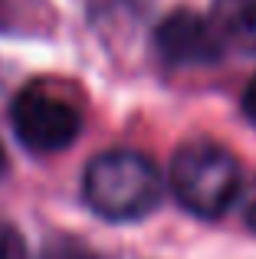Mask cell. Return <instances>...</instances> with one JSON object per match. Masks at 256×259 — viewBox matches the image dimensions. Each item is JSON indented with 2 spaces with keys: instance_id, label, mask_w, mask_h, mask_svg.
<instances>
[{
  "instance_id": "obj_1",
  "label": "cell",
  "mask_w": 256,
  "mask_h": 259,
  "mask_svg": "<svg viewBox=\"0 0 256 259\" xmlns=\"http://www.w3.org/2000/svg\"><path fill=\"white\" fill-rule=\"evenodd\" d=\"M161 174L145 154L112 148L86 164L82 197L102 220H141L161 203Z\"/></svg>"
},
{
  "instance_id": "obj_2",
  "label": "cell",
  "mask_w": 256,
  "mask_h": 259,
  "mask_svg": "<svg viewBox=\"0 0 256 259\" xmlns=\"http://www.w3.org/2000/svg\"><path fill=\"white\" fill-rule=\"evenodd\" d=\"M171 190L194 217L227 213L240 194V164L224 145L210 138H191L171 158Z\"/></svg>"
},
{
  "instance_id": "obj_3",
  "label": "cell",
  "mask_w": 256,
  "mask_h": 259,
  "mask_svg": "<svg viewBox=\"0 0 256 259\" xmlns=\"http://www.w3.org/2000/svg\"><path fill=\"white\" fill-rule=\"evenodd\" d=\"M10 121L17 138L23 141L30 151H59V148L72 145L82 128V115L72 102H66L59 92L30 82L23 85L10 102Z\"/></svg>"
},
{
  "instance_id": "obj_4",
  "label": "cell",
  "mask_w": 256,
  "mask_h": 259,
  "mask_svg": "<svg viewBox=\"0 0 256 259\" xmlns=\"http://www.w3.org/2000/svg\"><path fill=\"white\" fill-rule=\"evenodd\" d=\"M154 46L171 66H204L224 56L210 17H200L194 10L167 13L154 30Z\"/></svg>"
},
{
  "instance_id": "obj_5",
  "label": "cell",
  "mask_w": 256,
  "mask_h": 259,
  "mask_svg": "<svg viewBox=\"0 0 256 259\" xmlns=\"http://www.w3.org/2000/svg\"><path fill=\"white\" fill-rule=\"evenodd\" d=\"M210 23L224 53L256 56V0H214Z\"/></svg>"
},
{
  "instance_id": "obj_6",
  "label": "cell",
  "mask_w": 256,
  "mask_h": 259,
  "mask_svg": "<svg viewBox=\"0 0 256 259\" xmlns=\"http://www.w3.org/2000/svg\"><path fill=\"white\" fill-rule=\"evenodd\" d=\"M0 259H23V240L10 223H0Z\"/></svg>"
},
{
  "instance_id": "obj_7",
  "label": "cell",
  "mask_w": 256,
  "mask_h": 259,
  "mask_svg": "<svg viewBox=\"0 0 256 259\" xmlns=\"http://www.w3.org/2000/svg\"><path fill=\"white\" fill-rule=\"evenodd\" d=\"M243 112H246V118L256 125V76L246 82V92H243Z\"/></svg>"
},
{
  "instance_id": "obj_8",
  "label": "cell",
  "mask_w": 256,
  "mask_h": 259,
  "mask_svg": "<svg viewBox=\"0 0 256 259\" xmlns=\"http://www.w3.org/2000/svg\"><path fill=\"white\" fill-rule=\"evenodd\" d=\"M243 217H246V227L256 233V184L250 187V194H246V203H243Z\"/></svg>"
},
{
  "instance_id": "obj_9",
  "label": "cell",
  "mask_w": 256,
  "mask_h": 259,
  "mask_svg": "<svg viewBox=\"0 0 256 259\" xmlns=\"http://www.w3.org/2000/svg\"><path fill=\"white\" fill-rule=\"evenodd\" d=\"M4 167H7V158H4V145H0V174H4Z\"/></svg>"
}]
</instances>
